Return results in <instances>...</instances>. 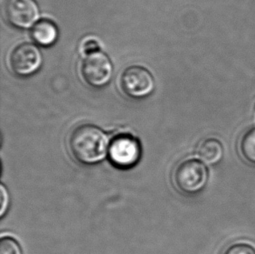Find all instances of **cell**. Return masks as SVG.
I'll list each match as a JSON object with an SVG mask.
<instances>
[{
    "label": "cell",
    "mask_w": 255,
    "mask_h": 254,
    "mask_svg": "<svg viewBox=\"0 0 255 254\" xmlns=\"http://www.w3.org/2000/svg\"><path fill=\"white\" fill-rule=\"evenodd\" d=\"M239 151L249 165H255V128L249 129L239 141Z\"/></svg>",
    "instance_id": "obj_10"
},
{
    "label": "cell",
    "mask_w": 255,
    "mask_h": 254,
    "mask_svg": "<svg viewBox=\"0 0 255 254\" xmlns=\"http://www.w3.org/2000/svg\"><path fill=\"white\" fill-rule=\"evenodd\" d=\"M1 211H0V216L3 217L4 215V213L6 212L8 209V206H9V194L7 190L5 189V187L2 185L1 186Z\"/></svg>",
    "instance_id": "obj_13"
},
{
    "label": "cell",
    "mask_w": 255,
    "mask_h": 254,
    "mask_svg": "<svg viewBox=\"0 0 255 254\" xmlns=\"http://www.w3.org/2000/svg\"><path fill=\"white\" fill-rule=\"evenodd\" d=\"M83 79L90 86L101 88L110 82L114 73L113 63L103 52H92L84 59L81 65Z\"/></svg>",
    "instance_id": "obj_3"
},
{
    "label": "cell",
    "mask_w": 255,
    "mask_h": 254,
    "mask_svg": "<svg viewBox=\"0 0 255 254\" xmlns=\"http://www.w3.org/2000/svg\"><path fill=\"white\" fill-rule=\"evenodd\" d=\"M43 64L39 49L30 43H24L13 49L10 56V67L17 75L28 77L38 72Z\"/></svg>",
    "instance_id": "obj_7"
},
{
    "label": "cell",
    "mask_w": 255,
    "mask_h": 254,
    "mask_svg": "<svg viewBox=\"0 0 255 254\" xmlns=\"http://www.w3.org/2000/svg\"><path fill=\"white\" fill-rule=\"evenodd\" d=\"M31 38L40 46L49 47L55 44L59 38V30L52 21H38L31 29Z\"/></svg>",
    "instance_id": "obj_9"
},
{
    "label": "cell",
    "mask_w": 255,
    "mask_h": 254,
    "mask_svg": "<svg viewBox=\"0 0 255 254\" xmlns=\"http://www.w3.org/2000/svg\"><path fill=\"white\" fill-rule=\"evenodd\" d=\"M3 9L9 24L18 29L33 27L40 17L35 0H6Z\"/></svg>",
    "instance_id": "obj_6"
},
{
    "label": "cell",
    "mask_w": 255,
    "mask_h": 254,
    "mask_svg": "<svg viewBox=\"0 0 255 254\" xmlns=\"http://www.w3.org/2000/svg\"><path fill=\"white\" fill-rule=\"evenodd\" d=\"M0 254H22V250L13 239L3 237L0 241Z\"/></svg>",
    "instance_id": "obj_12"
},
{
    "label": "cell",
    "mask_w": 255,
    "mask_h": 254,
    "mask_svg": "<svg viewBox=\"0 0 255 254\" xmlns=\"http://www.w3.org/2000/svg\"><path fill=\"white\" fill-rule=\"evenodd\" d=\"M108 153L113 165L121 169H129L139 160L141 148L135 137L123 134L112 140Z\"/></svg>",
    "instance_id": "obj_5"
},
{
    "label": "cell",
    "mask_w": 255,
    "mask_h": 254,
    "mask_svg": "<svg viewBox=\"0 0 255 254\" xmlns=\"http://www.w3.org/2000/svg\"><path fill=\"white\" fill-rule=\"evenodd\" d=\"M84 48H85V52L87 54H90L92 52L99 51V44L95 40H89V41L86 42V44H85Z\"/></svg>",
    "instance_id": "obj_14"
},
{
    "label": "cell",
    "mask_w": 255,
    "mask_h": 254,
    "mask_svg": "<svg viewBox=\"0 0 255 254\" xmlns=\"http://www.w3.org/2000/svg\"><path fill=\"white\" fill-rule=\"evenodd\" d=\"M223 254H255V248L245 241H238L230 245Z\"/></svg>",
    "instance_id": "obj_11"
},
{
    "label": "cell",
    "mask_w": 255,
    "mask_h": 254,
    "mask_svg": "<svg viewBox=\"0 0 255 254\" xmlns=\"http://www.w3.org/2000/svg\"><path fill=\"white\" fill-rule=\"evenodd\" d=\"M121 88L132 99H144L153 92L155 82L148 70L133 65L126 69L121 78Z\"/></svg>",
    "instance_id": "obj_4"
},
{
    "label": "cell",
    "mask_w": 255,
    "mask_h": 254,
    "mask_svg": "<svg viewBox=\"0 0 255 254\" xmlns=\"http://www.w3.org/2000/svg\"><path fill=\"white\" fill-rule=\"evenodd\" d=\"M70 153L76 161L93 165L107 156L108 137L103 130L92 125L75 127L68 137Z\"/></svg>",
    "instance_id": "obj_1"
},
{
    "label": "cell",
    "mask_w": 255,
    "mask_h": 254,
    "mask_svg": "<svg viewBox=\"0 0 255 254\" xmlns=\"http://www.w3.org/2000/svg\"><path fill=\"white\" fill-rule=\"evenodd\" d=\"M197 154L206 165H217L223 158L224 147L221 141L216 137H206L198 145Z\"/></svg>",
    "instance_id": "obj_8"
},
{
    "label": "cell",
    "mask_w": 255,
    "mask_h": 254,
    "mask_svg": "<svg viewBox=\"0 0 255 254\" xmlns=\"http://www.w3.org/2000/svg\"><path fill=\"white\" fill-rule=\"evenodd\" d=\"M209 179L207 165L197 158H186L173 169L172 183L178 192L192 196L203 191Z\"/></svg>",
    "instance_id": "obj_2"
}]
</instances>
